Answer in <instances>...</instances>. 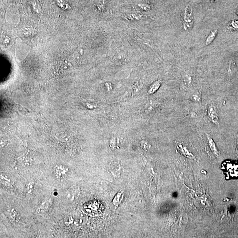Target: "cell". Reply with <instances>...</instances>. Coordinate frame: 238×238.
<instances>
[{
    "label": "cell",
    "instance_id": "cell-1",
    "mask_svg": "<svg viewBox=\"0 0 238 238\" xmlns=\"http://www.w3.org/2000/svg\"><path fill=\"white\" fill-rule=\"evenodd\" d=\"M194 25L193 9L190 6H187L185 8L183 18V26L185 31L191 29Z\"/></svg>",
    "mask_w": 238,
    "mask_h": 238
},
{
    "label": "cell",
    "instance_id": "cell-2",
    "mask_svg": "<svg viewBox=\"0 0 238 238\" xmlns=\"http://www.w3.org/2000/svg\"><path fill=\"white\" fill-rule=\"evenodd\" d=\"M208 117L214 124L217 125L219 124V118L218 113L217 107L213 104H210L208 105V107L207 110Z\"/></svg>",
    "mask_w": 238,
    "mask_h": 238
},
{
    "label": "cell",
    "instance_id": "cell-3",
    "mask_svg": "<svg viewBox=\"0 0 238 238\" xmlns=\"http://www.w3.org/2000/svg\"><path fill=\"white\" fill-rule=\"evenodd\" d=\"M55 175L58 179H63L65 178L68 172V170L64 167L58 166L55 169Z\"/></svg>",
    "mask_w": 238,
    "mask_h": 238
},
{
    "label": "cell",
    "instance_id": "cell-4",
    "mask_svg": "<svg viewBox=\"0 0 238 238\" xmlns=\"http://www.w3.org/2000/svg\"><path fill=\"white\" fill-rule=\"evenodd\" d=\"M218 33V31L217 29H214L210 32L209 36L206 39L205 41L206 46H209L212 43L217 36Z\"/></svg>",
    "mask_w": 238,
    "mask_h": 238
},
{
    "label": "cell",
    "instance_id": "cell-5",
    "mask_svg": "<svg viewBox=\"0 0 238 238\" xmlns=\"http://www.w3.org/2000/svg\"><path fill=\"white\" fill-rule=\"evenodd\" d=\"M161 80H157L153 82L149 86L148 89V93L149 94H153L156 92L161 86Z\"/></svg>",
    "mask_w": 238,
    "mask_h": 238
},
{
    "label": "cell",
    "instance_id": "cell-6",
    "mask_svg": "<svg viewBox=\"0 0 238 238\" xmlns=\"http://www.w3.org/2000/svg\"><path fill=\"white\" fill-rule=\"evenodd\" d=\"M227 28L229 31H236L238 29V21H232L228 24Z\"/></svg>",
    "mask_w": 238,
    "mask_h": 238
},
{
    "label": "cell",
    "instance_id": "cell-7",
    "mask_svg": "<svg viewBox=\"0 0 238 238\" xmlns=\"http://www.w3.org/2000/svg\"><path fill=\"white\" fill-rule=\"evenodd\" d=\"M208 138L209 143V145L211 149L213 151L214 153H215L217 154V150L216 147L215 145V143H214L212 139V138L210 137V136L207 135Z\"/></svg>",
    "mask_w": 238,
    "mask_h": 238
},
{
    "label": "cell",
    "instance_id": "cell-8",
    "mask_svg": "<svg viewBox=\"0 0 238 238\" xmlns=\"http://www.w3.org/2000/svg\"><path fill=\"white\" fill-rule=\"evenodd\" d=\"M192 100L195 102H200L201 101V94L198 93H195L193 94L191 97Z\"/></svg>",
    "mask_w": 238,
    "mask_h": 238
},
{
    "label": "cell",
    "instance_id": "cell-9",
    "mask_svg": "<svg viewBox=\"0 0 238 238\" xmlns=\"http://www.w3.org/2000/svg\"><path fill=\"white\" fill-rule=\"evenodd\" d=\"M138 6L144 11H149L151 9V6L147 3H140L138 4Z\"/></svg>",
    "mask_w": 238,
    "mask_h": 238
},
{
    "label": "cell",
    "instance_id": "cell-10",
    "mask_svg": "<svg viewBox=\"0 0 238 238\" xmlns=\"http://www.w3.org/2000/svg\"><path fill=\"white\" fill-rule=\"evenodd\" d=\"M191 116L192 118H195L197 116V114H196L195 112H194V111H192L190 112Z\"/></svg>",
    "mask_w": 238,
    "mask_h": 238
},
{
    "label": "cell",
    "instance_id": "cell-11",
    "mask_svg": "<svg viewBox=\"0 0 238 238\" xmlns=\"http://www.w3.org/2000/svg\"><path fill=\"white\" fill-rule=\"evenodd\" d=\"M210 2H214L216 0H210Z\"/></svg>",
    "mask_w": 238,
    "mask_h": 238
}]
</instances>
